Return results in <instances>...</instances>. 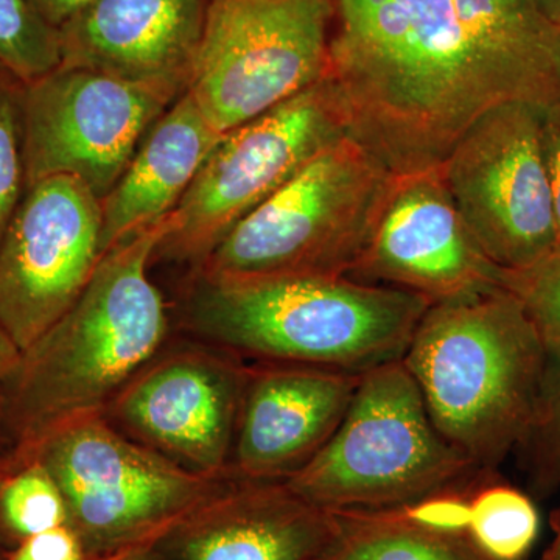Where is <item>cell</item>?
<instances>
[{
    "label": "cell",
    "instance_id": "8",
    "mask_svg": "<svg viewBox=\"0 0 560 560\" xmlns=\"http://www.w3.org/2000/svg\"><path fill=\"white\" fill-rule=\"evenodd\" d=\"M331 0H212L189 94L226 135L329 79Z\"/></svg>",
    "mask_w": 560,
    "mask_h": 560
},
{
    "label": "cell",
    "instance_id": "18",
    "mask_svg": "<svg viewBox=\"0 0 560 560\" xmlns=\"http://www.w3.org/2000/svg\"><path fill=\"white\" fill-rule=\"evenodd\" d=\"M221 136L189 92L151 125L127 171L102 201V257L178 208Z\"/></svg>",
    "mask_w": 560,
    "mask_h": 560
},
{
    "label": "cell",
    "instance_id": "1",
    "mask_svg": "<svg viewBox=\"0 0 560 560\" xmlns=\"http://www.w3.org/2000/svg\"><path fill=\"white\" fill-rule=\"evenodd\" d=\"M329 80L393 175L440 167L482 114L560 106V28L536 0H331Z\"/></svg>",
    "mask_w": 560,
    "mask_h": 560
},
{
    "label": "cell",
    "instance_id": "29",
    "mask_svg": "<svg viewBox=\"0 0 560 560\" xmlns=\"http://www.w3.org/2000/svg\"><path fill=\"white\" fill-rule=\"evenodd\" d=\"M36 13L51 27L60 31V27L75 16L91 0H28Z\"/></svg>",
    "mask_w": 560,
    "mask_h": 560
},
{
    "label": "cell",
    "instance_id": "5",
    "mask_svg": "<svg viewBox=\"0 0 560 560\" xmlns=\"http://www.w3.org/2000/svg\"><path fill=\"white\" fill-rule=\"evenodd\" d=\"M480 474L436 429L404 360L360 375L340 427L283 480L331 514L400 511L469 486Z\"/></svg>",
    "mask_w": 560,
    "mask_h": 560
},
{
    "label": "cell",
    "instance_id": "11",
    "mask_svg": "<svg viewBox=\"0 0 560 560\" xmlns=\"http://www.w3.org/2000/svg\"><path fill=\"white\" fill-rule=\"evenodd\" d=\"M173 102L130 81L60 65L24 84L25 189L73 176L103 201L127 171L151 125Z\"/></svg>",
    "mask_w": 560,
    "mask_h": 560
},
{
    "label": "cell",
    "instance_id": "21",
    "mask_svg": "<svg viewBox=\"0 0 560 560\" xmlns=\"http://www.w3.org/2000/svg\"><path fill=\"white\" fill-rule=\"evenodd\" d=\"M68 522L60 486L39 460H27L0 477V523L18 540Z\"/></svg>",
    "mask_w": 560,
    "mask_h": 560
},
{
    "label": "cell",
    "instance_id": "27",
    "mask_svg": "<svg viewBox=\"0 0 560 560\" xmlns=\"http://www.w3.org/2000/svg\"><path fill=\"white\" fill-rule=\"evenodd\" d=\"M541 140H544L545 164H547L548 179H550L560 246V106L545 113Z\"/></svg>",
    "mask_w": 560,
    "mask_h": 560
},
{
    "label": "cell",
    "instance_id": "7",
    "mask_svg": "<svg viewBox=\"0 0 560 560\" xmlns=\"http://www.w3.org/2000/svg\"><path fill=\"white\" fill-rule=\"evenodd\" d=\"M32 459L60 486L68 525L79 534L88 560L160 544L226 490L213 477L125 440L98 415L51 431L3 464L0 477Z\"/></svg>",
    "mask_w": 560,
    "mask_h": 560
},
{
    "label": "cell",
    "instance_id": "32",
    "mask_svg": "<svg viewBox=\"0 0 560 560\" xmlns=\"http://www.w3.org/2000/svg\"><path fill=\"white\" fill-rule=\"evenodd\" d=\"M555 560H560V537H559L558 550H556V558H555Z\"/></svg>",
    "mask_w": 560,
    "mask_h": 560
},
{
    "label": "cell",
    "instance_id": "9",
    "mask_svg": "<svg viewBox=\"0 0 560 560\" xmlns=\"http://www.w3.org/2000/svg\"><path fill=\"white\" fill-rule=\"evenodd\" d=\"M348 135L340 95L327 79L221 136L173 210L156 254L201 265L243 219Z\"/></svg>",
    "mask_w": 560,
    "mask_h": 560
},
{
    "label": "cell",
    "instance_id": "10",
    "mask_svg": "<svg viewBox=\"0 0 560 560\" xmlns=\"http://www.w3.org/2000/svg\"><path fill=\"white\" fill-rule=\"evenodd\" d=\"M545 113L521 102L495 106L441 164L471 237L506 272L526 270L559 246L541 140Z\"/></svg>",
    "mask_w": 560,
    "mask_h": 560
},
{
    "label": "cell",
    "instance_id": "13",
    "mask_svg": "<svg viewBox=\"0 0 560 560\" xmlns=\"http://www.w3.org/2000/svg\"><path fill=\"white\" fill-rule=\"evenodd\" d=\"M504 276L471 237L440 165L394 176L350 279L410 291L436 304L504 287Z\"/></svg>",
    "mask_w": 560,
    "mask_h": 560
},
{
    "label": "cell",
    "instance_id": "14",
    "mask_svg": "<svg viewBox=\"0 0 560 560\" xmlns=\"http://www.w3.org/2000/svg\"><path fill=\"white\" fill-rule=\"evenodd\" d=\"M212 0H91L60 27L61 65L175 103L189 91Z\"/></svg>",
    "mask_w": 560,
    "mask_h": 560
},
{
    "label": "cell",
    "instance_id": "4",
    "mask_svg": "<svg viewBox=\"0 0 560 560\" xmlns=\"http://www.w3.org/2000/svg\"><path fill=\"white\" fill-rule=\"evenodd\" d=\"M430 302L350 278L198 280L195 329L296 366L363 374L404 359Z\"/></svg>",
    "mask_w": 560,
    "mask_h": 560
},
{
    "label": "cell",
    "instance_id": "28",
    "mask_svg": "<svg viewBox=\"0 0 560 560\" xmlns=\"http://www.w3.org/2000/svg\"><path fill=\"white\" fill-rule=\"evenodd\" d=\"M21 360V350L0 327V452L7 442L5 433V388Z\"/></svg>",
    "mask_w": 560,
    "mask_h": 560
},
{
    "label": "cell",
    "instance_id": "25",
    "mask_svg": "<svg viewBox=\"0 0 560 560\" xmlns=\"http://www.w3.org/2000/svg\"><path fill=\"white\" fill-rule=\"evenodd\" d=\"M504 289L522 302L545 342H560V246L526 270L506 272Z\"/></svg>",
    "mask_w": 560,
    "mask_h": 560
},
{
    "label": "cell",
    "instance_id": "30",
    "mask_svg": "<svg viewBox=\"0 0 560 560\" xmlns=\"http://www.w3.org/2000/svg\"><path fill=\"white\" fill-rule=\"evenodd\" d=\"M97 560H173L156 545H142Z\"/></svg>",
    "mask_w": 560,
    "mask_h": 560
},
{
    "label": "cell",
    "instance_id": "24",
    "mask_svg": "<svg viewBox=\"0 0 560 560\" xmlns=\"http://www.w3.org/2000/svg\"><path fill=\"white\" fill-rule=\"evenodd\" d=\"M24 81L0 65V241L25 191L22 153Z\"/></svg>",
    "mask_w": 560,
    "mask_h": 560
},
{
    "label": "cell",
    "instance_id": "22",
    "mask_svg": "<svg viewBox=\"0 0 560 560\" xmlns=\"http://www.w3.org/2000/svg\"><path fill=\"white\" fill-rule=\"evenodd\" d=\"M0 65L24 83L61 65L60 33L28 0H0Z\"/></svg>",
    "mask_w": 560,
    "mask_h": 560
},
{
    "label": "cell",
    "instance_id": "2",
    "mask_svg": "<svg viewBox=\"0 0 560 560\" xmlns=\"http://www.w3.org/2000/svg\"><path fill=\"white\" fill-rule=\"evenodd\" d=\"M173 212L109 249L57 323L21 353L5 388L7 441L16 459L51 431L98 415L160 348L167 312L149 261Z\"/></svg>",
    "mask_w": 560,
    "mask_h": 560
},
{
    "label": "cell",
    "instance_id": "19",
    "mask_svg": "<svg viewBox=\"0 0 560 560\" xmlns=\"http://www.w3.org/2000/svg\"><path fill=\"white\" fill-rule=\"evenodd\" d=\"M335 515L340 530L327 560H493L466 530L427 525L405 510Z\"/></svg>",
    "mask_w": 560,
    "mask_h": 560
},
{
    "label": "cell",
    "instance_id": "3",
    "mask_svg": "<svg viewBox=\"0 0 560 560\" xmlns=\"http://www.w3.org/2000/svg\"><path fill=\"white\" fill-rule=\"evenodd\" d=\"M547 342L504 287L431 304L404 363L436 429L480 474L528 430Z\"/></svg>",
    "mask_w": 560,
    "mask_h": 560
},
{
    "label": "cell",
    "instance_id": "16",
    "mask_svg": "<svg viewBox=\"0 0 560 560\" xmlns=\"http://www.w3.org/2000/svg\"><path fill=\"white\" fill-rule=\"evenodd\" d=\"M360 375L291 364L246 382L235 441L243 480L283 481L304 467L340 427Z\"/></svg>",
    "mask_w": 560,
    "mask_h": 560
},
{
    "label": "cell",
    "instance_id": "12",
    "mask_svg": "<svg viewBox=\"0 0 560 560\" xmlns=\"http://www.w3.org/2000/svg\"><path fill=\"white\" fill-rule=\"evenodd\" d=\"M102 201L58 175L25 189L0 241V327L21 353L77 301L102 259Z\"/></svg>",
    "mask_w": 560,
    "mask_h": 560
},
{
    "label": "cell",
    "instance_id": "23",
    "mask_svg": "<svg viewBox=\"0 0 560 560\" xmlns=\"http://www.w3.org/2000/svg\"><path fill=\"white\" fill-rule=\"evenodd\" d=\"M518 447L528 453L530 475L540 486L560 481V342H547L536 407Z\"/></svg>",
    "mask_w": 560,
    "mask_h": 560
},
{
    "label": "cell",
    "instance_id": "26",
    "mask_svg": "<svg viewBox=\"0 0 560 560\" xmlns=\"http://www.w3.org/2000/svg\"><path fill=\"white\" fill-rule=\"evenodd\" d=\"M5 560H88V556L79 534L61 525L21 540Z\"/></svg>",
    "mask_w": 560,
    "mask_h": 560
},
{
    "label": "cell",
    "instance_id": "17",
    "mask_svg": "<svg viewBox=\"0 0 560 560\" xmlns=\"http://www.w3.org/2000/svg\"><path fill=\"white\" fill-rule=\"evenodd\" d=\"M195 511L158 544L173 560H327L337 515L282 481H245Z\"/></svg>",
    "mask_w": 560,
    "mask_h": 560
},
{
    "label": "cell",
    "instance_id": "6",
    "mask_svg": "<svg viewBox=\"0 0 560 560\" xmlns=\"http://www.w3.org/2000/svg\"><path fill=\"white\" fill-rule=\"evenodd\" d=\"M394 176L345 136L243 219L201 261L200 278H350Z\"/></svg>",
    "mask_w": 560,
    "mask_h": 560
},
{
    "label": "cell",
    "instance_id": "20",
    "mask_svg": "<svg viewBox=\"0 0 560 560\" xmlns=\"http://www.w3.org/2000/svg\"><path fill=\"white\" fill-rule=\"evenodd\" d=\"M539 514L528 497L506 486L475 493L466 533L493 560L522 559L539 534Z\"/></svg>",
    "mask_w": 560,
    "mask_h": 560
},
{
    "label": "cell",
    "instance_id": "15",
    "mask_svg": "<svg viewBox=\"0 0 560 560\" xmlns=\"http://www.w3.org/2000/svg\"><path fill=\"white\" fill-rule=\"evenodd\" d=\"M245 385L217 360L175 357L121 389L116 415L156 452L213 477L231 451Z\"/></svg>",
    "mask_w": 560,
    "mask_h": 560
},
{
    "label": "cell",
    "instance_id": "31",
    "mask_svg": "<svg viewBox=\"0 0 560 560\" xmlns=\"http://www.w3.org/2000/svg\"><path fill=\"white\" fill-rule=\"evenodd\" d=\"M540 13L551 22L555 27L560 28V0H536Z\"/></svg>",
    "mask_w": 560,
    "mask_h": 560
}]
</instances>
